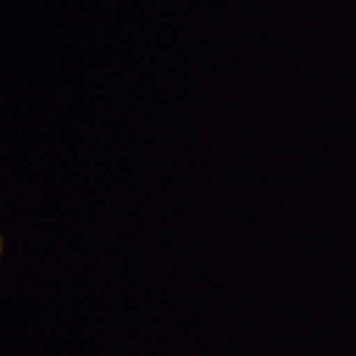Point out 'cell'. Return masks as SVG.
Segmentation results:
<instances>
[{
	"label": "cell",
	"mask_w": 356,
	"mask_h": 356,
	"mask_svg": "<svg viewBox=\"0 0 356 356\" xmlns=\"http://www.w3.org/2000/svg\"><path fill=\"white\" fill-rule=\"evenodd\" d=\"M2 252H3V239H2V234H0V257H2Z\"/></svg>",
	"instance_id": "1"
}]
</instances>
